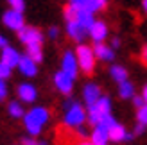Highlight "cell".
<instances>
[{
    "instance_id": "cell-2",
    "label": "cell",
    "mask_w": 147,
    "mask_h": 145,
    "mask_svg": "<svg viewBox=\"0 0 147 145\" xmlns=\"http://www.w3.org/2000/svg\"><path fill=\"white\" fill-rule=\"evenodd\" d=\"M63 109H65V126H68V127H74V129H77L81 126H84V122L88 120V115H86V109L83 106H81L77 100H65V104H63Z\"/></svg>"
},
{
    "instance_id": "cell-3",
    "label": "cell",
    "mask_w": 147,
    "mask_h": 145,
    "mask_svg": "<svg viewBox=\"0 0 147 145\" xmlns=\"http://www.w3.org/2000/svg\"><path fill=\"white\" fill-rule=\"evenodd\" d=\"M86 115H88V122L93 124V126H97L102 118H106L108 115H111V99L108 95H102L93 106L88 107Z\"/></svg>"
},
{
    "instance_id": "cell-7",
    "label": "cell",
    "mask_w": 147,
    "mask_h": 145,
    "mask_svg": "<svg viewBox=\"0 0 147 145\" xmlns=\"http://www.w3.org/2000/svg\"><path fill=\"white\" fill-rule=\"evenodd\" d=\"M70 5L76 7V9L81 11H88V13H99V11H104L108 7V0H70Z\"/></svg>"
},
{
    "instance_id": "cell-39",
    "label": "cell",
    "mask_w": 147,
    "mask_h": 145,
    "mask_svg": "<svg viewBox=\"0 0 147 145\" xmlns=\"http://www.w3.org/2000/svg\"><path fill=\"white\" fill-rule=\"evenodd\" d=\"M38 145H47V142H38Z\"/></svg>"
},
{
    "instance_id": "cell-5",
    "label": "cell",
    "mask_w": 147,
    "mask_h": 145,
    "mask_svg": "<svg viewBox=\"0 0 147 145\" xmlns=\"http://www.w3.org/2000/svg\"><path fill=\"white\" fill-rule=\"evenodd\" d=\"M18 40L24 43L25 47H31V45H41L43 40H45V36H43V32L40 29L25 25L22 31H18Z\"/></svg>"
},
{
    "instance_id": "cell-10",
    "label": "cell",
    "mask_w": 147,
    "mask_h": 145,
    "mask_svg": "<svg viewBox=\"0 0 147 145\" xmlns=\"http://www.w3.org/2000/svg\"><path fill=\"white\" fill-rule=\"evenodd\" d=\"M74 81L76 79L67 75L65 72H56V75H54V86H56V90L63 93V95H70V93L74 91Z\"/></svg>"
},
{
    "instance_id": "cell-24",
    "label": "cell",
    "mask_w": 147,
    "mask_h": 145,
    "mask_svg": "<svg viewBox=\"0 0 147 145\" xmlns=\"http://www.w3.org/2000/svg\"><path fill=\"white\" fill-rule=\"evenodd\" d=\"M136 122L147 127V104H144L142 107L136 109Z\"/></svg>"
},
{
    "instance_id": "cell-6",
    "label": "cell",
    "mask_w": 147,
    "mask_h": 145,
    "mask_svg": "<svg viewBox=\"0 0 147 145\" xmlns=\"http://www.w3.org/2000/svg\"><path fill=\"white\" fill-rule=\"evenodd\" d=\"M2 21L7 29L11 31H22L25 27V18H24V13L20 11H14V9H7L4 14H2Z\"/></svg>"
},
{
    "instance_id": "cell-36",
    "label": "cell",
    "mask_w": 147,
    "mask_h": 145,
    "mask_svg": "<svg viewBox=\"0 0 147 145\" xmlns=\"http://www.w3.org/2000/svg\"><path fill=\"white\" fill-rule=\"evenodd\" d=\"M142 99H144V102L147 104V83L144 84V88H142Z\"/></svg>"
},
{
    "instance_id": "cell-19",
    "label": "cell",
    "mask_w": 147,
    "mask_h": 145,
    "mask_svg": "<svg viewBox=\"0 0 147 145\" xmlns=\"http://www.w3.org/2000/svg\"><path fill=\"white\" fill-rule=\"evenodd\" d=\"M76 21H77V23L88 32V31H90V27L93 25V21H95V16H93L92 13H88V11H81V9H77Z\"/></svg>"
},
{
    "instance_id": "cell-12",
    "label": "cell",
    "mask_w": 147,
    "mask_h": 145,
    "mask_svg": "<svg viewBox=\"0 0 147 145\" xmlns=\"http://www.w3.org/2000/svg\"><path fill=\"white\" fill-rule=\"evenodd\" d=\"M16 95H18L20 102L32 104V102H36V99H38V90H36L31 83H22L16 88Z\"/></svg>"
},
{
    "instance_id": "cell-26",
    "label": "cell",
    "mask_w": 147,
    "mask_h": 145,
    "mask_svg": "<svg viewBox=\"0 0 147 145\" xmlns=\"http://www.w3.org/2000/svg\"><path fill=\"white\" fill-rule=\"evenodd\" d=\"M63 14H65V20L67 21H70V20H76V14H77V9L76 7H72L70 4L63 9Z\"/></svg>"
},
{
    "instance_id": "cell-9",
    "label": "cell",
    "mask_w": 147,
    "mask_h": 145,
    "mask_svg": "<svg viewBox=\"0 0 147 145\" xmlns=\"http://www.w3.org/2000/svg\"><path fill=\"white\" fill-rule=\"evenodd\" d=\"M108 134H109V142H115V143H122V142H131L135 138L133 133H129L126 127L119 122H115V124L108 129Z\"/></svg>"
},
{
    "instance_id": "cell-33",
    "label": "cell",
    "mask_w": 147,
    "mask_h": 145,
    "mask_svg": "<svg viewBox=\"0 0 147 145\" xmlns=\"http://www.w3.org/2000/svg\"><path fill=\"white\" fill-rule=\"evenodd\" d=\"M145 126H142V124H138V122H136V126H135V131H133V134H144L145 133Z\"/></svg>"
},
{
    "instance_id": "cell-27",
    "label": "cell",
    "mask_w": 147,
    "mask_h": 145,
    "mask_svg": "<svg viewBox=\"0 0 147 145\" xmlns=\"http://www.w3.org/2000/svg\"><path fill=\"white\" fill-rule=\"evenodd\" d=\"M7 4L11 5V9L20 11V13H24L25 9V0H7Z\"/></svg>"
},
{
    "instance_id": "cell-1",
    "label": "cell",
    "mask_w": 147,
    "mask_h": 145,
    "mask_svg": "<svg viewBox=\"0 0 147 145\" xmlns=\"http://www.w3.org/2000/svg\"><path fill=\"white\" fill-rule=\"evenodd\" d=\"M49 118H50V113H49L47 107H43V106H34L29 111H25L24 126L27 129L29 136H38L43 131V127L47 126Z\"/></svg>"
},
{
    "instance_id": "cell-38",
    "label": "cell",
    "mask_w": 147,
    "mask_h": 145,
    "mask_svg": "<svg viewBox=\"0 0 147 145\" xmlns=\"http://www.w3.org/2000/svg\"><path fill=\"white\" fill-rule=\"evenodd\" d=\"M77 145H93V143H92V142H79Z\"/></svg>"
},
{
    "instance_id": "cell-17",
    "label": "cell",
    "mask_w": 147,
    "mask_h": 145,
    "mask_svg": "<svg viewBox=\"0 0 147 145\" xmlns=\"http://www.w3.org/2000/svg\"><path fill=\"white\" fill-rule=\"evenodd\" d=\"M67 34H68V38H70V40L77 41V43H83V40L88 36V32H86L84 29L77 23L76 20L67 21Z\"/></svg>"
},
{
    "instance_id": "cell-30",
    "label": "cell",
    "mask_w": 147,
    "mask_h": 145,
    "mask_svg": "<svg viewBox=\"0 0 147 145\" xmlns=\"http://www.w3.org/2000/svg\"><path fill=\"white\" fill-rule=\"evenodd\" d=\"M22 145H38V140H36L34 136H25V138L22 140Z\"/></svg>"
},
{
    "instance_id": "cell-16",
    "label": "cell",
    "mask_w": 147,
    "mask_h": 145,
    "mask_svg": "<svg viewBox=\"0 0 147 145\" xmlns=\"http://www.w3.org/2000/svg\"><path fill=\"white\" fill-rule=\"evenodd\" d=\"M20 57H22V54L18 52L16 48L7 45L5 48H2V54H0V61L5 63L7 66H11V68H16V66H18Z\"/></svg>"
},
{
    "instance_id": "cell-14",
    "label": "cell",
    "mask_w": 147,
    "mask_h": 145,
    "mask_svg": "<svg viewBox=\"0 0 147 145\" xmlns=\"http://www.w3.org/2000/svg\"><path fill=\"white\" fill-rule=\"evenodd\" d=\"M16 68L20 70V74H22V75H25V77H34L36 74H38V63H34L27 54L20 57V61H18V66H16Z\"/></svg>"
},
{
    "instance_id": "cell-15",
    "label": "cell",
    "mask_w": 147,
    "mask_h": 145,
    "mask_svg": "<svg viewBox=\"0 0 147 145\" xmlns=\"http://www.w3.org/2000/svg\"><path fill=\"white\" fill-rule=\"evenodd\" d=\"M93 54L97 57V61H104V63H109L115 59V50L106 45V43H95L93 45Z\"/></svg>"
},
{
    "instance_id": "cell-11",
    "label": "cell",
    "mask_w": 147,
    "mask_h": 145,
    "mask_svg": "<svg viewBox=\"0 0 147 145\" xmlns=\"http://www.w3.org/2000/svg\"><path fill=\"white\" fill-rule=\"evenodd\" d=\"M109 34V29H108V23L102 20H95L93 25L90 27V31H88V36L93 40V43H104L106 38Z\"/></svg>"
},
{
    "instance_id": "cell-35",
    "label": "cell",
    "mask_w": 147,
    "mask_h": 145,
    "mask_svg": "<svg viewBox=\"0 0 147 145\" xmlns=\"http://www.w3.org/2000/svg\"><path fill=\"white\" fill-rule=\"evenodd\" d=\"M7 47V40H5V36H2V34H0V50H2V48H5Z\"/></svg>"
},
{
    "instance_id": "cell-22",
    "label": "cell",
    "mask_w": 147,
    "mask_h": 145,
    "mask_svg": "<svg viewBox=\"0 0 147 145\" xmlns=\"http://www.w3.org/2000/svg\"><path fill=\"white\" fill-rule=\"evenodd\" d=\"M119 97L120 99H133L135 97V86L129 79L119 84Z\"/></svg>"
},
{
    "instance_id": "cell-4",
    "label": "cell",
    "mask_w": 147,
    "mask_h": 145,
    "mask_svg": "<svg viewBox=\"0 0 147 145\" xmlns=\"http://www.w3.org/2000/svg\"><path fill=\"white\" fill-rule=\"evenodd\" d=\"M76 57H77V64H79L81 72H84V74H93L97 57H95L92 47L84 45V43H79V47L76 48Z\"/></svg>"
},
{
    "instance_id": "cell-32",
    "label": "cell",
    "mask_w": 147,
    "mask_h": 145,
    "mask_svg": "<svg viewBox=\"0 0 147 145\" xmlns=\"http://www.w3.org/2000/svg\"><path fill=\"white\" fill-rule=\"evenodd\" d=\"M140 61L147 66V43H145V45L142 47V50H140Z\"/></svg>"
},
{
    "instance_id": "cell-29",
    "label": "cell",
    "mask_w": 147,
    "mask_h": 145,
    "mask_svg": "<svg viewBox=\"0 0 147 145\" xmlns=\"http://www.w3.org/2000/svg\"><path fill=\"white\" fill-rule=\"evenodd\" d=\"M5 97H7V84H5V81L0 79V100H4Z\"/></svg>"
},
{
    "instance_id": "cell-25",
    "label": "cell",
    "mask_w": 147,
    "mask_h": 145,
    "mask_svg": "<svg viewBox=\"0 0 147 145\" xmlns=\"http://www.w3.org/2000/svg\"><path fill=\"white\" fill-rule=\"evenodd\" d=\"M11 74H13V68L0 61V79H2V81H7V79L11 77Z\"/></svg>"
},
{
    "instance_id": "cell-8",
    "label": "cell",
    "mask_w": 147,
    "mask_h": 145,
    "mask_svg": "<svg viewBox=\"0 0 147 145\" xmlns=\"http://www.w3.org/2000/svg\"><path fill=\"white\" fill-rule=\"evenodd\" d=\"M61 72H65L67 75L76 79L77 74H79V64H77V57H76V52L72 50H67L61 57Z\"/></svg>"
},
{
    "instance_id": "cell-23",
    "label": "cell",
    "mask_w": 147,
    "mask_h": 145,
    "mask_svg": "<svg viewBox=\"0 0 147 145\" xmlns=\"http://www.w3.org/2000/svg\"><path fill=\"white\" fill-rule=\"evenodd\" d=\"M27 56L31 57L34 63H41L43 61V48H41V45H31V47H27Z\"/></svg>"
},
{
    "instance_id": "cell-31",
    "label": "cell",
    "mask_w": 147,
    "mask_h": 145,
    "mask_svg": "<svg viewBox=\"0 0 147 145\" xmlns=\"http://www.w3.org/2000/svg\"><path fill=\"white\" fill-rule=\"evenodd\" d=\"M131 100H133V104H135V107H136V109H138V107H142L145 102H144V99H142V95H135L133 99H131Z\"/></svg>"
},
{
    "instance_id": "cell-21",
    "label": "cell",
    "mask_w": 147,
    "mask_h": 145,
    "mask_svg": "<svg viewBox=\"0 0 147 145\" xmlns=\"http://www.w3.org/2000/svg\"><path fill=\"white\" fill-rule=\"evenodd\" d=\"M7 113H9L11 118H24L25 115V109H24V104L20 102V100H11L9 104H7Z\"/></svg>"
},
{
    "instance_id": "cell-18",
    "label": "cell",
    "mask_w": 147,
    "mask_h": 145,
    "mask_svg": "<svg viewBox=\"0 0 147 145\" xmlns=\"http://www.w3.org/2000/svg\"><path fill=\"white\" fill-rule=\"evenodd\" d=\"M90 142H92L93 145H108V142H109V134H108L106 129L95 126L93 131H92V138H90Z\"/></svg>"
},
{
    "instance_id": "cell-20",
    "label": "cell",
    "mask_w": 147,
    "mask_h": 145,
    "mask_svg": "<svg viewBox=\"0 0 147 145\" xmlns=\"http://www.w3.org/2000/svg\"><path fill=\"white\" fill-rule=\"evenodd\" d=\"M109 74H111V79L117 83V84H120L124 81H127V70L126 66H122V64H113L111 68H109Z\"/></svg>"
},
{
    "instance_id": "cell-34",
    "label": "cell",
    "mask_w": 147,
    "mask_h": 145,
    "mask_svg": "<svg viewBox=\"0 0 147 145\" xmlns=\"http://www.w3.org/2000/svg\"><path fill=\"white\" fill-rule=\"evenodd\" d=\"M120 43H122V41H120V38H113V40H111V43H109V47H111L113 50H117V48L120 47Z\"/></svg>"
},
{
    "instance_id": "cell-13",
    "label": "cell",
    "mask_w": 147,
    "mask_h": 145,
    "mask_svg": "<svg viewBox=\"0 0 147 145\" xmlns=\"http://www.w3.org/2000/svg\"><path fill=\"white\" fill-rule=\"evenodd\" d=\"M102 97V93H100V88H99V84H95V83H88L84 84V90H83V99H84V104L86 107H90L93 106L97 100Z\"/></svg>"
},
{
    "instance_id": "cell-37",
    "label": "cell",
    "mask_w": 147,
    "mask_h": 145,
    "mask_svg": "<svg viewBox=\"0 0 147 145\" xmlns=\"http://www.w3.org/2000/svg\"><path fill=\"white\" fill-rule=\"evenodd\" d=\"M142 11L147 14V0H142Z\"/></svg>"
},
{
    "instance_id": "cell-28",
    "label": "cell",
    "mask_w": 147,
    "mask_h": 145,
    "mask_svg": "<svg viewBox=\"0 0 147 145\" xmlns=\"http://www.w3.org/2000/svg\"><path fill=\"white\" fill-rule=\"evenodd\" d=\"M47 36L50 40H57V36H59V29H57V27H50L47 31Z\"/></svg>"
}]
</instances>
